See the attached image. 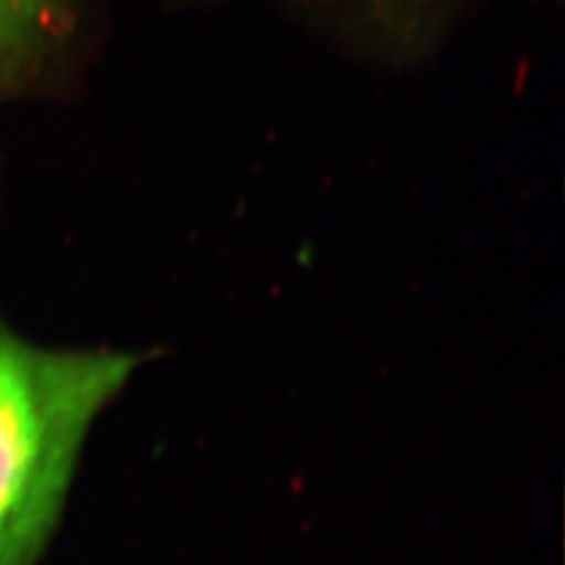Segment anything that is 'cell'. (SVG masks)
<instances>
[{
    "mask_svg": "<svg viewBox=\"0 0 565 565\" xmlns=\"http://www.w3.org/2000/svg\"><path fill=\"white\" fill-rule=\"evenodd\" d=\"M130 369L51 350L0 317V565H36L60 522L84 436Z\"/></svg>",
    "mask_w": 565,
    "mask_h": 565,
    "instance_id": "cell-1",
    "label": "cell"
},
{
    "mask_svg": "<svg viewBox=\"0 0 565 565\" xmlns=\"http://www.w3.org/2000/svg\"><path fill=\"white\" fill-rule=\"evenodd\" d=\"M57 11L60 0H0V74L44 41Z\"/></svg>",
    "mask_w": 565,
    "mask_h": 565,
    "instance_id": "cell-2",
    "label": "cell"
}]
</instances>
